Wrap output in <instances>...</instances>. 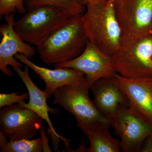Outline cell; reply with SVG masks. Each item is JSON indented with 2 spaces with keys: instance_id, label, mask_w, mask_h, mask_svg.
Wrapping results in <instances>:
<instances>
[{
  "instance_id": "1",
  "label": "cell",
  "mask_w": 152,
  "mask_h": 152,
  "mask_svg": "<svg viewBox=\"0 0 152 152\" xmlns=\"http://www.w3.org/2000/svg\"><path fill=\"white\" fill-rule=\"evenodd\" d=\"M82 15L71 16L61 27L37 47L41 61L46 64L69 61L84 51L88 39Z\"/></svg>"
},
{
  "instance_id": "2",
  "label": "cell",
  "mask_w": 152,
  "mask_h": 152,
  "mask_svg": "<svg viewBox=\"0 0 152 152\" xmlns=\"http://www.w3.org/2000/svg\"><path fill=\"white\" fill-rule=\"evenodd\" d=\"M82 15L85 31L90 42L112 57L120 46L122 33L114 4L108 0L90 3Z\"/></svg>"
},
{
  "instance_id": "3",
  "label": "cell",
  "mask_w": 152,
  "mask_h": 152,
  "mask_svg": "<svg viewBox=\"0 0 152 152\" xmlns=\"http://www.w3.org/2000/svg\"><path fill=\"white\" fill-rule=\"evenodd\" d=\"M70 17L59 7L43 5L27 11L20 18L15 21L14 28L24 41L37 47Z\"/></svg>"
},
{
  "instance_id": "4",
  "label": "cell",
  "mask_w": 152,
  "mask_h": 152,
  "mask_svg": "<svg viewBox=\"0 0 152 152\" xmlns=\"http://www.w3.org/2000/svg\"><path fill=\"white\" fill-rule=\"evenodd\" d=\"M117 73L125 77H152V34L136 38H123L111 57Z\"/></svg>"
},
{
  "instance_id": "5",
  "label": "cell",
  "mask_w": 152,
  "mask_h": 152,
  "mask_svg": "<svg viewBox=\"0 0 152 152\" xmlns=\"http://www.w3.org/2000/svg\"><path fill=\"white\" fill-rule=\"evenodd\" d=\"M89 89L87 84L64 86L55 91L53 104L60 105L72 114L80 128L98 124H111L91 100Z\"/></svg>"
},
{
  "instance_id": "6",
  "label": "cell",
  "mask_w": 152,
  "mask_h": 152,
  "mask_svg": "<svg viewBox=\"0 0 152 152\" xmlns=\"http://www.w3.org/2000/svg\"><path fill=\"white\" fill-rule=\"evenodd\" d=\"M113 4L122 38L152 34V0H115Z\"/></svg>"
},
{
  "instance_id": "7",
  "label": "cell",
  "mask_w": 152,
  "mask_h": 152,
  "mask_svg": "<svg viewBox=\"0 0 152 152\" xmlns=\"http://www.w3.org/2000/svg\"><path fill=\"white\" fill-rule=\"evenodd\" d=\"M44 120L36 112L18 103L0 111V128L9 140H31L42 128Z\"/></svg>"
},
{
  "instance_id": "8",
  "label": "cell",
  "mask_w": 152,
  "mask_h": 152,
  "mask_svg": "<svg viewBox=\"0 0 152 152\" xmlns=\"http://www.w3.org/2000/svg\"><path fill=\"white\" fill-rule=\"evenodd\" d=\"M111 125L121 139L124 152H140L144 141L152 134V124L129 107L117 114L111 121Z\"/></svg>"
},
{
  "instance_id": "9",
  "label": "cell",
  "mask_w": 152,
  "mask_h": 152,
  "mask_svg": "<svg viewBox=\"0 0 152 152\" xmlns=\"http://www.w3.org/2000/svg\"><path fill=\"white\" fill-rule=\"evenodd\" d=\"M54 66L55 68H72L83 73L90 89L98 80L112 78L117 73L111 57L89 41L84 50L78 56L69 61Z\"/></svg>"
},
{
  "instance_id": "10",
  "label": "cell",
  "mask_w": 152,
  "mask_h": 152,
  "mask_svg": "<svg viewBox=\"0 0 152 152\" xmlns=\"http://www.w3.org/2000/svg\"><path fill=\"white\" fill-rule=\"evenodd\" d=\"M5 23L1 25L0 32L2 36L0 44V70L8 77H12L13 73L8 67L13 68L23 67L22 63L15 58L17 54H22L28 59L35 55L34 47L24 41L14 28V14L4 16Z\"/></svg>"
},
{
  "instance_id": "11",
  "label": "cell",
  "mask_w": 152,
  "mask_h": 152,
  "mask_svg": "<svg viewBox=\"0 0 152 152\" xmlns=\"http://www.w3.org/2000/svg\"><path fill=\"white\" fill-rule=\"evenodd\" d=\"M29 68L26 65H25L23 70H22L20 67L13 68L26 87L29 96L28 103L23 101L18 104L23 107L34 111L47 122L48 126V133L52 139V145L54 151H59V143L61 140L64 142L66 149L70 150V141L56 132L49 117V113L57 114L58 112V109L50 107L48 105L47 99L50 96L46 92L42 91L38 88L34 83L30 77Z\"/></svg>"
},
{
  "instance_id": "12",
  "label": "cell",
  "mask_w": 152,
  "mask_h": 152,
  "mask_svg": "<svg viewBox=\"0 0 152 152\" xmlns=\"http://www.w3.org/2000/svg\"><path fill=\"white\" fill-rule=\"evenodd\" d=\"M110 79L127 97L129 107L152 124V77L129 78L116 73Z\"/></svg>"
},
{
  "instance_id": "13",
  "label": "cell",
  "mask_w": 152,
  "mask_h": 152,
  "mask_svg": "<svg viewBox=\"0 0 152 152\" xmlns=\"http://www.w3.org/2000/svg\"><path fill=\"white\" fill-rule=\"evenodd\" d=\"M15 58L28 66L43 80L45 84V91L50 96L56 90L64 86L88 84L85 74L75 69L59 68L51 69L43 67L37 65L22 54H17Z\"/></svg>"
},
{
  "instance_id": "14",
  "label": "cell",
  "mask_w": 152,
  "mask_h": 152,
  "mask_svg": "<svg viewBox=\"0 0 152 152\" xmlns=\"http://www.w3.org/2000/svg\"><path fill=\"white\" fill-rule=\"evenodd\" d=\"M91 89L96 107L110 122L120 111L129 107L127 97L110 79L98 80Z\"/></svg>"
},
{
  "instance_id": "15",
  "label": "cell",
  "mask_w": 152,
  "mask_h": 152,
  "mask_svg": "<svg viewBox=\"0 0 152 152\" xmlns=\"http://www.w3.org/2000/svg\"><path fill=\"white\" fill-rule=\"evenodd\" d=\"M110 124H98L80 128L90 142L85 152H121L120 141L114 138L110 132Z\"/></svg>"
},
{
  "instance_id": "16",
  "label": "cell",
  "mask_w": 152,
  "mask_h": 152,
  "mask_svg": "<svg viewBox=\"0 0 152 152\" xmlns=\"http://www.w3.org/2000/svg\"><path fill=\"white\" fill-rule=\"evenodd\" d=\"M4 133L0 131L1 152H41L43 150L42 139L17 140L8 141Z\"/></svg>"
},
{
  "instance_id": "17",
  "label": "cell",
  "mask_w": 152,
  "mask_h": 152,
  "mask_svg": "<svg viewBox=\"0 0 152 152\" xmlns=\"http://www.w3.org/2000/svg\"><path fill=\"white\" fill-rule=\"evenodd\" d=\"M43 5L57 6L64 10L71 16L83 15L86 7L81 4L78 0H24L27 11Z\"/></svg>"
},
{
  "instance_id": "18",
  "label": "cell",
  "mask_w": 152,
  "mask_h": 152,
  "mask_svg": "<svg viewBox=\"0 0 152 152\" xmlns=\"http://www.w3.org/2000/svg\"><path fill=\"white\" fill-rule=\"evenodd\" d=\"M24 0H0V15L4 17L16 12L23 15L26 12Z\"/></svg>"
},
{
  "instance_id": "19",
  "label": "cell",
  "mask_w": 152,
  "mask_h": 152,
  "mask_svg": "<svg viewBox=\"0 0 152 152\" xmlns=\"http://www.w3.org/2000/svg\"><path fill=\"white\" fill-rule=\"evenodd\" d=\"M18 92L10 94H0V108L10 106L13 104L19 103L20 102L29 99L28 94L18 95Z\"/></svg>"
},
{
  "instance_id": "20",
  "label": "cell",
  "mask_w": 152,
  "mask_h": 152,
  "mask_svg": "<svg viewBox=\"0 0 152 152\" xmlns=\"http://www.w3.org/2000/svg\"><path fill=\"white\" fill-rule=\"evenodd\" d=\"M140 152H152V134L144 141Z\"/></svg>"
},
{
  "instance_id": "21",
  "label": "cell",
  "mask_w": 152,
  "mask_h": 152,
  "mask_svg": "<svg viewBox=\"0 0 152 152\" xmlns=\"http://www.w3.org/2000/svg\"><path fill=\"white\" fill-rule=\"evenodd\" d=\"M78 1H79L81 4L86 7V6L88 4L94 1H98V0H78Z\"/></svg>"
},
{
  "instance_id": "22",
  "label": "cell",
  "mask_w": 152,
  "mask_h": 152,
  "mask_svg": "<svg viewBox=\"0 0 152 152\" xmlns=\"http://www.w3.org/2000/svg\"><path fill=\"white\" fill-rule=\"evenodd\" d=\"M115 1V0H108V3L109 4H113Z\"/></svg>"
}]
</instances>
